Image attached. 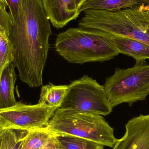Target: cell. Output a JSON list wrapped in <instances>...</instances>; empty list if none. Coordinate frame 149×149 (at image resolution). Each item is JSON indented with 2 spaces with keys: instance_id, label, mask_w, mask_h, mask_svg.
I'll return each mask as SVG.
<instances>
[{
  "instance_id": "cell-1",
  "label": "cell",
  "mask_w": 149,
  "mask_h": 149,
  "mask_svg": "<svg viewBox=\"0 0 149 149\" xmlns=\"http://www.w3.org/2000/svg\"><path fill=\"white\" fill-rule=\"evenodd\" d=\"M52 34L42 0H22L8 37L14 50L13 64L20 80L30 87L42 85Z\"/></svg>"
},
{
  "instance_id": "cell-2",
  "label": "cell",
  "mask_w": 149,
  "mask_h": 149,
  "mask_svg": "<svg viewBox=\"0 0 149 149\" xmlns=\"http://www.w3.org/2000/svg\"><path fill=\"white\" fill-rule=\"evenodd\" d=\"M111 36L96 29L70 28L58 35L55 48L72 63L109 61L119 54Z\"/></svg>"
},
{
  "instance_id": "cell-3",
  "label": "cell",
  "mask_w": 149,
  "mask_h": 149,
  "mask_svg": "<svg viewBox=\"0 0 149 149\" xmlns=\"http://www.w3.org/2000/svg\"><path fill=\"white\" fill-rule=\"evenodd\" d=\"M139 6L116 11L87 10L83 11L78 25L80 28L100 30L149 45V11Z\"/></svg>"
},
{
  "instance_id": "cell-4",
  "label": "cell",
  "mask_w": 149,
  "mask_h": 149,
  "mask_svg": "<svg viewBox=\"0 0 149 149\" xmlns=\"http://www.w3.org/2000/svg\"><path fill=\"white\" fill-rule=\"evenodd\" d=\"M55 135H66L113 148L118 139L114 130L100 115L58 108L47 125Z\"/></svg>"
},
{
  "instance_id": "cell-5",
  "label": "cell",
  "mask_w": 149,
  "mask_h": 149,
  "mask_svg": "<svg viewBox=\"0 0 149 149\" xmlns=\"http://www.w3.org/2000/svg\"><path fill=\"white\" fill-rule=\"evenodd\" d=\"M104 87L113 108L121 103L131 106L146 100L149 95V64L136 63L128 69L116 68L114 74L106 79Z\"/></svg>"
},
{
  "instance_id": "cell-6",
  "label": "cell",
  "mask_w": 149,
  "mask_h": 149,
  "mask_svg": "<svg viewBox=\"0 0 149 149\" xmlns=\"http://www.w3.org/2000/svg\"><path fill=\"white\" fill-rule=\"evenodd\" d=\"M60 107L103 116L110 114L113 108L107 98L104 86L88 75L68 85Z\"/></svg>"
},
{
  "instance_id": "cell-7",
  "label": "cell",
  "mask_w": 149,
  "mask_h": 149,
  "mask_svg": "<svg viewBox=\"0 0 149 149\" xmlns=\"http://www.w3.org/2000/svg\"><path fill=\"white\" fill-rule=\"evenodd\" d=\"M58 109L39 103L29 105L17 102L11 107L0 109V118L6 129L28 131L47 127Z\"/></svg>"
},
{
  "instance_id": "cell-8",
  "label": "cell",
  "mask_w": 149,
  "mask_h": 149,
  "mask_svg": "<svg viewBox=\"0 0 149 149\" xmlns=\"http://www.w3.org/2000/svg\"><path fill=\"white\" fill-rule=\"evenodd\" d=\"M125 128V134L113 149H149V114L132 118Z\"/></svg>"
},
{
  "instance_id": "cell-9",
  "label": "cell",
  "mask_w": 149,
  "mask_h": 149,
  "mask_svg": "<svg viewBox=\"0 0 149 149\" xmlns=\"http://www.w3.org/2000/svg\"><path fill=\"white\" fill-rule=\"evenodd\" d=\"M42 2L50 22L58 29L76 19L81 13L75 0H42Z\"/></svg>"
},
{
  "instance_id": "cell-10",
  "label": "cell",
  "mask_w": 149,
  "mask_h": 149,
  "mask_svg": "<svg viewBox=\"0 0 149 149\" xmlns=\"http://www.w3.org/2000/svg\"><path fill=\"white\" fill-rule=\"evenodd\" d=\"M119 53L134 58L136 63L149 59V45L138 40L118 36H111Z\"/></svg>"
},
{
  "instance_id": "cell-11",
  "label": "cell",
  "mask_w": 149,
  "mask_h": 149,
  "mask_svg": "<svg viewBox=\"0 0 149 149\" xmlns=\"http://www.w3.org/2000/svg\"><path fill=\"white\" fill-rule=\"evenodd\" d=\"M15 65H9L3 72L0 79V109L11 107L17 104L14 94L17 80Z\"/></svg>"
},
{
  "instance_id": "cell-12",
  "label": "cell",
  "mask_w": 149,
  "mask_h": 149,
  "mask_svg": "<svg viewBox=\"0 0 149 149\" xmlns=\"http://www.w3.org/2000/svg\"><path fill=\"white\" fill-rule=\"evenodd\" d=\"M148 4L149 0H87L81 6L79 11L80 13L89 9L116 11Z\"/></svg>"
},
{
  "instance_id": "cell-13",
  "label": "cell",
  "mask_w": 149,
  "mask_h": 149,
  "mask_svg": "<svg viewBox=\"0 0 149 149\" xmlns=\"http://www.w3.org/2000/svg\"><path fill=\"white\" fill-rule=\"evenodd\" d=\"M68 88V85L56 86L51 83L42 86L38 103L58 108L63 101Z\"/></svg>"
},
{
  "instance_id": "cell-14",
  "label": "cell",
  "mask_w": 149,
  "mask_h": 149,
  "mask_svg": "<svg viewBox=\"0 0 149 149\" xmlns=\"http://www.w3.org/2000/svg\"><path fill=\"white\" fill-rule=\"evenodd\" d=\"M53 135L47 127L28 130L21 138L22 149H43Z\"/></svg>"
},
{
  "instance_id": "cell-15",
  "label": "cell",
  "mask_w": 149,
  "mask_h": 149,
  "mask_svg": "<svg viewBox=\"0 0 149 149\" xmlns=\"http://www.w3.org/2000/svg\"><path fill=\"white\" fill-rule=\"evenodd\" d=\"M55 135L61 149H104L102 145L83 138L66 135Z\"/></svg>"
},
{
  "instance_id": "cell-16",
  "label": "cell",
  "mask_w": 149,
  "mask_h": 149,
  "mask_svg": "<svg viewBox=\"0 0 149 149\" xmlns=\"http://www.w3.org/2000/svg\"><path fill=\"white\" fill-rule=\"evenodd\" d=\"M14 50L6 32L0 30V79L4 69L13 63Z\"/></svg>"
},
{
  "instance_id": "cell-17",
  "label": "cell",
  "mask_w": 149,
  "mask_h": 149,
  "mask_svg": "<svg viewBox=\"0 0 149 149\" xmlns=\"http://www.w3.org/2000/svg\"><path fill=\"white\" fill-rule=\"evenodd\" d=\"M15 130L6 129L0 134V149H13L18 138Z\"/></svg>"
},
{
  "instance_id": "cell-18",
  "label": "cell",
  "mask_w": 149,
  "mask_h": 149,
  "mask_svg": "<svg viewBox=\"0 0 149 149\" xmlns=\"http://www.w3.org/2000/svg\"><path fill=\"white\" fill-rule=\"evenodd\" d=\"M12 23V19L6 9L0 8V30L4 31L8 36Z\"/></svg>"
},
{
  "instance_id": "cell-19",
  "label": "cell",
  "mask_w": 149,
  "mask_h": 149,
  "mask_svg": "<svg viewBox=\"0 0 149 149\" xmlns=\"http://www.w3.org/2000/svg\"><path fill=\"white\" fill-rule=\"evenodd\" d=\"M9 9V14L12 22L16 18L22 0H5Z\"/></svg>"
},
{
  "instance_id": "cell-20",
  "label": "cell",
  "mask_w": 149,
  "mask_h": 149,
  "mask_svg": "<svg viewBox=\"0 0 149 149\" xmlns=\"http://www.w3.org/2000/svg\"><path fill=\"white\" fill-rule=\"evenodd\" d=\"M43 149H61L59 143L55 135L53 134Z\"/></svg>"
},
{
  "instance_id": "cell-21",
  "label": "cell",
  "mask_w": 149,
  "mask_h": 149,
  "mask_svg": "<svg viewBox=\"0 0 149 149\" xmlns=\"http://www.w3.org/2000/svg\"><path fill=\"white\" fill-rule=\"evenodd\" d=\"M87 0H75V4L76 7L79 10L81 7L86 2Z\"/></svg>"
},
{
  "instance_id": "cell-22",
  "label": "cell",
  "mask_w": 149,
  "mask_h": 149,
  "mask_svg": "<svg viewBox=\"0 0 149 149\" xmlns=\"http://www.w3.org/2000/svg\"><path fill=\"white\" fill-rule=\"evenodd\" d=\"M22 137H20L18 138L17 142L16 143L13 149H22V140H21Z\"/></svg>"
},
{
  "instance_id": "cell-23",
  "label": "cell",
  "mask_w": 149,
  "mask_h": 149,
  "mask_svg": "<svg viewBox=\"0 0 149 149\" xmlns=\"http://www.w3.org/2000/svg\"><path fill=\"white\" fill-rule=\"evenodd\" d=\"M140 8L141 9L144 10H148L149 11V4H143V5H140Z\"/></svg>"
},
{
  "instance_id": "cell-24",
  "label": "cell",
  "mask_w": 149,
  "mask_h": 149,
  "mask_svg": "<svg viewBox=\"0 0 149 149\" xmlns=\"http://www.w3.org/2000/svg\"><path fill=\"white\" fill-rule=\"evenodd\" d=\"M7 6H6L5 4H4L0 0V8H1L4 9H6L7 8Z\"/></svg>"
},
{
  "instance_id": "cell-25",
  "label": "cell",
  "mask_w": 149,
  "mask_h": 149,
  "mask_svg": "<svg viewBox=\"0 0 149 149\" xmlns=\"http://www.w3.org/2000/svg\"><path fill=\"white\" fill-rule=\"evenodd\" d=\"M5 129H6V128L4 127L3 125L1 123H0V134H1Z\"/></svg>"
},
{
  "instance_id": "cell-26",
  "label": "cell",
  "mask_w": 149,
  "mask_h": 149,
  "mask_svg": "<svg viewBox=\"0 0 149 149\" xmlns=\"http://www.w3.org/2000/svg\"><path fill=\"white\" fill-rule=\"evenodd\" d=\"M4 4L6 5V6H8V5H7V2H6V1L5 0H1Z\"/></svg>"
},
{
  "instance_id": "cell-27",
  "label": "cell",
  "mask_w": 149,
  "mask_h": 149,
  "mask_svg": "<svg viewBox=\"0 0 149 149\" xmlns=\"http://www.w3.org/2000/svg\"><path fill=\"white\" fill-rule=\"evenodd\" d=\"M0 123H1V118H0Z\"/></svg>"
}]
</instances>
